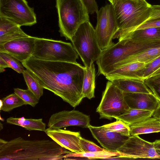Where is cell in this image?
<instances>
[{
	"label": "cell",
	"mask_w": 160,
	"mask_h": 160,
	"mask_svg": "<svg viewBox=\"0 0 160 160\" xmlns=\"http://www.w3.org/2000/svg\"><path fill=\"white\" fill-rule=\"evenodd\" d=\"M22 63L44 89L72 107L78 105L84 98L85 67L78 62L47 61L32 56Z\"/></svg>",
	"instance_id": "6da1fadb"
},
{
	"label": "cell",
	"mask_w": 160,
	"mask_h": 160,
	"mask_svg": "<svg viewBox=\"0 0 160 160\" xmlns=\"http://www.w3.org/2000/svg\"><path fill=\"white\" fill-rule=\"evenodd\" d=\"M72 152L52 140L0 139V160H61Z\"/></svg>",
	"instance_id": "7a4b0ae2"
},
{
	"label": "cell",
	"mask_w": 160,
	"mask_h": 160,
	"mask_svg": "<svg viewBox=\"0 0 160 160\" xmlns=\"http://www.w3.org/2000/svg\"><path fill=\"white\" fill-rule=\"evenodd\" d=\"M113 8L119 29L113 39L124 38L148 20L151 4L135 0H113Z\"/></svg>",
	"instance_id": "3957f363"
},
{
	"label": "cell",
	"mask_w": 160,
	"mask_h": 160,
	"mask_svg": "<svg viewBox=\"0 0 160 160\" xmlns=\"http://www.w3.org/2000/svg\"><path fill=\"white\" fill-rule=\"evenodd\" d=\"M159 46L160 41L139 42L129 39L118 40L108 48L102 51L96 62L98 75L105 76L110 68L116 63L134 54Z\"/></svg>",
	"instance_id": "277c9868"
},
{
	"label": "cell",
	"mask_w": 160,
	"mask_h": 160,
	"mask_svg": "<svg viewBox=\"0 0 160 160\" xmlns=\"http://www.w3.org/2000/svg\"><path fill=\"white\" fill-rule=\"evenodd\" d=\"M56 7L60 36L71 41L80 25L89 21V14L81 0H56Z\"/></svg>",
	"instance_id": "5b68a950"
},
{
	"label": "cell",
	"mask_w": 160,
	"mask_h": 160,
	"mask_svg": "<svg viewBox=\"0 0 160 160\" xmlns=\"http://www.w3.org/2000/svg\"><path fill=\"white\" fill-rule=\"evenodd\" d=\"M32 56L41 60L77 63L78 55L70 42L36 37Z\"/></svg>",
	"instance_id": "8992f818"
},
{
	"label": "cell",
	"mask_w": 160,
	"mask_h": 160,
	"mask_svg": "<svg viewBox=\"0 0 160 160\" xmlns=\"http://www.w3.org/2000/svg\"><path fill=\"white\" fill-rule=\"evenodd\" d=\"M71 41L86 68H89L101 54L95 29L89 21L80 25Z\"/></svg>",
	"instance_id": "52a82bcc"
},
{
	"label": "cell",
	"mask_w": 160,
	"mask_h": 160,
	"mask_svg": "<svg viewBox=\"0 0 160 160\" xmlns=\"http://www.w3.org/2000/svg\"><path fill=\"white\" fill-rule=\"evenodd\" d=\"M129 108L124 100L123 92L112 82L108 81L96 109L100 119L111 120L124 113Z\"/></svg>",
	"instance_id": "ba28073f"
},
{
	"label": "cell",
	"mask_w": 160,
	"mask_h": 160,
	"mask_svg": "<svg viewBox=\"0 0 160 160\" xmlns=\"http://www.w3.org/2000/svg\"><path fill=\"white\" fill-rule=\"evenodd\" d=\"M96 13L97 22L95 29V33L98 45L103 51L114 43L112 39L119 28L111 3L101 7Z\"/></svg>",
	"instance_id": "9c48e42d"
},
{
	"label": "cell",
	"mask_w": 160,
	"mask_h": 160,
	"mask_svg": "<svg viewBox=\"0 0 160 160\" xmlns=\"http://www.w3.org/2000/svg\"><path fill=\"white\" fill-rule=\"evenodd\" d=\"M0 16L21 26L37 23L34 8L26 0H0Z\"/></svg>",
	"instance_id": "30bf717a"
},
{
	"label": "cell",
	"mask_w": 160,
	"mask_h": 160,
	"mask_svg": "<svg viewBox=\"0 0 160 160\" xmlns=\"http://www.w3.org/2000/svg\"><path fill=\"white\" fill-rule=\"evenodd\" d=\"M117 152L127 159L160 158V154L155 149L153 143L145 141L138 135L129 137Z\"/></svg>",
	"instance_id": "8fae6325"
},
{
	"label": "cell",
	"mask_w": 160,
	"mask_h": 160,
	"mask_svg": "<svg viewBox=\"0 0 160 160\" xmlns=\"http://www.w3.org/2000/svg\"><path fill=\"white\" fill-rule=\"evenodd\" d=\"M89 116L78 110H63L52 114L48 124V128H61L70 126H76L88 128L90 125Z\"/></svg>",
	"instance_id": "7c38bea8"
},
{
	"label": "cell",
	"mask_w": 160,
	"mask_h": 160,
	"mask_svg": "<svg viewBox=\"0 0 160 160\" xmlns=\"http://www.w3.org/2000/svg\"><path fill=\"white\" fill-rule=\"evenodd\" d=\"M36 38L29 36L0 45V52L7 53L22 62L32 56Z\"/></svg>",
	"instance_id": "4fadbf2b"
},
{
	"label": "cell",
	"mask_w": 160,
	"mask_h": 160,
	"mask_svg": "<svg viewBox=\"0 0 160 160\" xmlns=\"http://www.w3.org/2000/svg\"><path fill=\"white\" fill-rule=\"evenodd\" d=\"M44 132L52 140L62 147L73 153L84 152L81 146L80 140L82 137L80 132L48 128L46 129Z\"/></svg>",
	"instance_id": "5bb4252c"
},
{
	"label": "cell",
	"mask_w": 160,
	"mask_h": 160,
	"mask_svg": "<svg viewBox=\"0 0 160 160\" xmlns=\"http://www.w3.org/2000/svg\"><path fill=\"white\" fill-rule=\"evenodd\" d=\"M88 128L93 137L104 148L112 152H117L129 137L105 130L102 126L96 127L90 124Z\"/></svg>",
	"instance_id": "9a60e30c"
},
{
	"label": "cell",
	"mask_w": 160,
	"mask_h": 160,
	"mask_svg": "<svg viewBox=\"0 0 160 160\" xmlns=\"http://www.w3.org/2000/svg\"><path fill=\"white\" fill-rule=\"evenodd\" d=\"M146 65L139 62L129 63L114 69L105 77L108 81L116 78H125L145 82L143 75Z\"/></svg>",
	"instance_id": "2e32d148"
},
{
	"label": "cell",
	"mask_w": 160,
	"mask_h": 160,
	"mask_svg": "<svg viewBox=\"0 0 160 160\" xmlns=\"http://www.w3.org/2000/svg\"><path fill=\"white\" fill-rule=\"evenodd\" d=\"M123 93L124 100L130 108L155 111L160 104L153 93Z\"/></svg>",
	"instance_id": "e0dca14e"
},
{
	"label": "cell",
	"mask_w": 160,
	"mask_h": 160,
	"mask_svg": "<svg viewBox=\"0 0 160 160\" xmlns=\"http://www.w3.org/2000/svg\"><path fill=\"white\" fill-rule=\"evenodd\" d=\"M29 36L23 31L20 26L0 16V45Z\"/></svg>",
	"instance_id": "ac0fdd59"
},
{
	"label": "cell",
	"mask_w": 160,
	"mask_h": 160,
	"mask_svg": "<svg viewBox=\"0 0 160 160\" xmlns=\"http://www.w3.org/2000/svg\"><path fill=\"white\" fill-rule=\"evenodd\" d=\"M159 56L160 46L149 48L131 56L114 64L109 69L107 74L114 69L129 63L139 62L146 64L149 63Z\"/></svg>",
	"instance_id": "d6986e66"
},
{
	"label": "cell",
	"mask_w": 160,
	"mask_h": 160,
	"mask_svg": "<svg viewBox=\"0 0 160 160\" xmlns=\"http://www.w3.org/2000/svg\"><path fill=\"white\" fill-rule=\"evenodd\" d=\"M110 81L123 92L152 93L145 82L125 78H114Z\"/></svg>",
	"instance_id": "ffe728a7"
},
{
	"label": "cell",
	"mask_w": 160,
	"mask_h": 160,
	"mask_svg": "<svg viewBox=\"0 0 160 160\" xmlns=\"http://www.w3.org/2000/svg\"><path fill=\"white\" fill-rule=\"evenodd\" d=\"M154 110L129 108L122 114L115 118L120 120L129 126L142 122L153 116Z\"/></svg>",
	"instance_id": "44dd1931"
},
{
	"label": "cell",
	"mask_w": 160,
	"mask_h": 160,
	"mask_svg": "<svg viewBox=\"0 0 160 160\" xmlns=\"http://www.w3.org/2000/svg\"><path fill=\"white\" fill-rule=\"evenodd\" d=\"M131 136L160 132V118H150L130 126Z\"/></svg>",
	"instance_id": "7402d4cb"
},
{
	"label": "cell",
	"mask_w": 160,
	"mask_h": 160,
	"mask_svg": "<svg viewBox=\"0 0 160 160\" xmlns=\"http://www.w3.org/2000/svg\"><path fill=\"white\" fill-rule=\"evenodd\" d=\"M125 39L139 42L160 41V28L151 27L135 30L122 39Z\"/></svg>",
	"instance_id": "603a6c76"
},
{
	"label": "cell",
	"mask_w": 160,
	"mask_h": 160,
	"mask_svg": "<svg viewBox=\"0 0 160 160\" xmlns=\"http://www.w3.org/2000/svg\"><path fill=\"white\" fill-rule=\"evenodd\" d=\"M8 123L21 126L29 131L35 130L44 131L46 124L42 118L27 119L22 117L19 118L10 117L7 119Z\"/></svg>",
	"instance_id": "cb8c5ba5"
},
{
	"label": "cell",
	"mask_w": 160,
	"mask_h": 160,
	"mask_svg": "<svg viewBox=\"0 0 160 160\" xmlns=\"http://www.w3.org/2000/svg\"><path fill=\"white\" fill-rule=\"evenodd\" d=\"M95 71L93 63L89 68L85 67L82 93L84 98L91 99L95 98Z\"/></svg>",
	"instance_id": "d4e9b609"
},
{
	"label": "cell",
	"mask_w": 160,
	"mask_h": 160,
	"mask_svg": "<svg viewBox=\"0 0 160 160\" xmlns=\"http://www.w3.org/2000/svg\"><path fill=\"white\" fill-rule=\"evenodd\" d=\"M121 156L117 152H112L105 149L102 151L95 152H83L75 153L72 152L66 155L65 159H70L71 158H86L89 159H107L112 157Z\"/></svg>",
	"instance_id": "484cf974"
},
{
	"label": "cell",
	"mask_w": 160,
	"mask_h": 160,
	"mask_svg": "<svg viewBox=\"0 0 160 160\" xmlns=\"http://www.w3.org/2000/svg\"><path fill=\"white\" fill-rule=\"evenodd\" d=\"M0 110L9 112L13 109L27 105L25 102L15 93H12L1 100Z\"/></svg>",
	"instance_id": "4316f807"
},
{
	"label": "cell",
	"mask_w": 160,
	"mask_h": 160,
	"mask_svg": "<svg viewBox=\"0 0 160 160\" xmlns=\"http://www.w3.org/2000/svg\"><path fill=\"white\" fill-rule=\"evenodd\" d=\"M22 74L28 89L39 99L43 95L44 88L27 69L24 70Z\"/></svg>",
	"instance_id": "83f0119b"
},
{
	"label": "cell",
	"mask_w": 160,
	"mask_h": 160,
	"mask_svg": "<svg viewBox=\"0 0 160 160\" xmlns=\"http://www.w3.org/2000/svg\"><path fill=\"white\" fill-rule=\"evenodd\" d=\"M102 126L105 130L119 133L128 137L131 136L130 126L121 120L116 119L115 122Z\"/></svg>",
	"instance_id": "f1b7e54d"
},
{
	"label": "cell",
	"mask_w": 160,
	"mask_h": 160,
	"mask_svg": "<svg viewBox=\"0 0 160 160\" xmlns=\"http://www.w3.org/2000/svg\"><path fill=\"white\" fill-rule=\"evenodd\" d=\"M14 92L18 95L26 103L34 107L38 103V99L29 90H23L19 88H15Z\"/></svg>",
	"instance_id": "f546056e"
},
{
	"label": "cell",
	"mask_w": 160,
	"mask_h": 160,
	"mask_svg": "<svg viewBox=\"0 0 160 160\" xmlns=\"http://www.w3.org/2000/svg\"><path fill=\"white\" fill-rule=\"evenodd\" d=\"M0 57L3 59L11 68L19 74L22 73L24 70V66L22 63L17 59L4 52H0Z\"/></svg>",
	"instance_id": "4dcf8cb0"
},
{
	"label": "cell",
	"mask_w": 160,
	"mask_h": 160,
	"mask_svg": "<svg viewBox=\"0 0 160 160\" xmlns=\"http://www.w3.org/2000/svg\"><path fill=\"white\" fill-rule=\"evenodd\" d=\"M160 68V56L146 65L143 72V78L146 80L154 72Z\"/></svg>",
	"instance_id": "1f68e13d"
},
{
	"label": "cell",
	"mask_w": 160,
	"mask_h": 160,
	"mask_svg": "<svg viewBox=\"0 0 160 160\" xmlns=\"http://www.w3.org/2000/svg\"><path fill=\"white\" fill-rule=\"evenodd\" d=\"M80 143L84 152H95L103 151L104 148H100L93 142L81 138Z\"/></svg>",
	"instance_id": "d6a6232c"
},
{
	"label": "cell",
	"mask_w": 160,
	"mask_h": 160,
	"mask_svg": "<svg viewBox=\"0 0 160 160\" xmlns=\"http://www.w3.org/2000/svg\"><path fill=\"white\" fill-rule=\"evenodd\" d=\"M85 6L88 14H93L98 10L95 0H81Z\"/></svg>",
	"instance_id": "836d02e7"
},
{
	"label": "cell",
	"mask_w": 160,
	"mask_h": 160,
	"mask_svg": "<svg viewBox=\"0 0 160 160\" xmlns=\"http://www.w3.org/2000/svg\"><path fill=\"white\" fill-rule=\"evenodd\" d=\"M151 27L160 28V18L148 20L138 27L135 30Z\"/></svg>",
	"instance_id": "e575fe53"
},
{
	"label": "cell",
	"mask_w": 160,
	"mask_h": 160,
	"mask_svg": "<svg viewBox=\"0 0 160 160\" xmlns=\"http://www.w3.org/2000/svg\"><path fill=\"white\" fill-rule=\"evenodd\" d=\"M145 82L160 102V84Z\"/></svg>",
	"instance_id": "d590c367"
},
{
	"label": "cell",
	"mask_w": 160,
	"mask_h": 160,
	"mask_svg": "<svg viewBox=\"0 0 160 160\" xmlns=\"http://www.w3.org/2000/svg\"><path fill=\"white\" fill-rule=\"evenodd\" d=\"M160 18V5H151L150 13L148 20Z\"/></svg>",
	"instance_id": "8d00e7d4"
},
{
	"label": "cell",
	"mask_w": 160,
	"mask_h": 160,
	"mask_svg": "<svg viewBox=\"0 0 160 160\" xmlns=\"http://www.w3.org/2000/svg\"><path fill=\"white\" fill-rule=\"evenodd\" d=\"M145 82L160 84V76L148 78L145 80Z\"/></svg>",
	"instance_id": "74e56055"
},
{
	"label": "cell",
	"mask_w": 160,
	"mask_h": 160,
	"mask_svg": "<svg viewBox=\"0 0 160 160\" xmlns=\"http://www.w3.org/2000/svg\"><path fill=\"white\" fill-rule=\"evenodd\" d=\"M9 68L8 63L1 58L0 57V72H2L5 71V68Z\"/></svg>",
	"instance_id": "f35d334b"
},
{
	"label": "cell",
	"mask_w": 160,
	"mask_h": 160,
	"mask_svg": "<svg viewBox=\"0 0 160 160\" xmlns=\"http://www.w3.org/2000/svg\"><path fill=\"white\" fill-rule=\"evenodd\" d=\"M153 117L160 118V104L157 108L154 111Z\"/></svg>",
	"instance_id": "ab89813d"
},
{
	"label": "cell",
	"mask_w": 160,
	"mask_h": 160,
	"mask_svg": "<svg viewBox=\"0 0 160 160\" xmlns=\"http://www.w3.org/2000/svg\"><path fill=\"white\" fill-rule=\"evenodd\" d=\"M153 143L155 149L160 151V140H156Z\"/></svg>",
	"instance_id": "60d3db41"
},
{
	"label": "cell",
	"mask_w": 160,
	"mask_h": 160,
	"mask_svg": "<svg viewBox=\"0 0 160 160\" xmlns=\"http://www.w3.org/2000/svg\"><path fill=\"white\" fill-rule=\"evenodd\" d=\"M159 76H160V68L153 73L149 78Z\"/></svg>",
	"instance_id": "b9f144b4"
},
{
	"label": "cell",
	"mask_w": 160,
	"mask_h": 160,
	"mask_svg": "<svg viewBox=\"0 0 160 160\" xmlns=\"http://www.w3.org/2000/svg\"><path fill=\"white\" fill-rule=\"evenodd\" d=\"M110 2L113 0H108ZM139 0L142 1L143 2H147L146 1V0Z\"/></svg>",
	"instance_id": "7bdbcfd3"
}]
</instances>
